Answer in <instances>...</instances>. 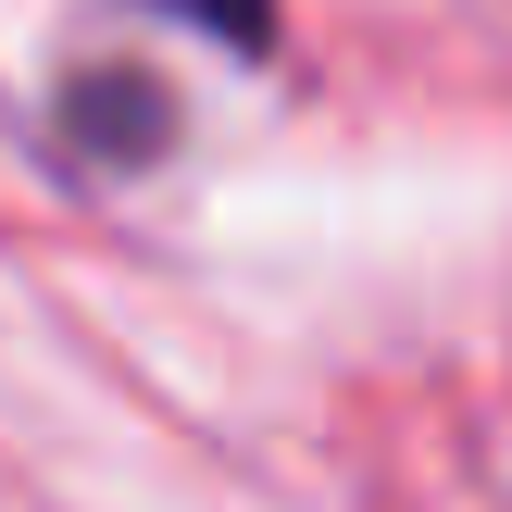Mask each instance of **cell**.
I'll list each match as a JSON object with an SVG mask.
<instances>
[{"instance_id": "cell-2", "label": "cell", "mask_w": 512, "mask_h": 512, "mask_svg": "<svg viewBox=\"0 0 512 512\" xmlns=\"http://www.w3.org/2000/svg\"><path fill=\"white\" fill-rule=\"evenodd\" d=\"M163 13H200L238 63H263V50H275V0H163Z\"/></svg>"}, {"instance_id": "cell-1", "label": "cell", "mask_w": 512, "mask_h": 512, "mask_svg": "<svg viewBox=\"0 0 512 512\" xmlns=\"http://www.w3.org/2000/svg\"><path fill=\"white\" fill-rule=\"evenodd\" d=\"M63 138H75V163L125 175V163H150V150L175 138V100L150 88L138 63H88V75L63 88Z\"/></svg>"}]
</instances>
